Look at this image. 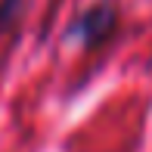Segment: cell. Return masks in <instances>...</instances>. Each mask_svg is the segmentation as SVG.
I'll return each mask as SVG.
<instances>
[{"mask_svg": "<svg viewBox=\"0 0 152 152\" xmlns=\"http://www.w3.org/2000/svg\"><path fill=\"white\" fill-rule=\"evenodd\" d=\"M115 25V12L109 10V6H96V10L84 12V16L78 19V25H75V37H81V44L84 47H93L99 44L102 37H109V31H112Z\"/></svg>", "mask_w": 152, "mask_h": 152, "instance_id": "1", "label": "cell"}, {"mask_svg": "<svg viewBox=\"0 0 152 152\" xmlns=\"http://www.w3.org/2000/svg\"><path fill=\"white\" fill-rule=\"evenodd\" d=\"M19 3H22V0H3V3H0V34L10 28L12 22H16V16H19Z\"/></svg>", "mask_w": 152, "mask_h": 152, "instance_id": "2", "label": "cell"}]
</instances>
